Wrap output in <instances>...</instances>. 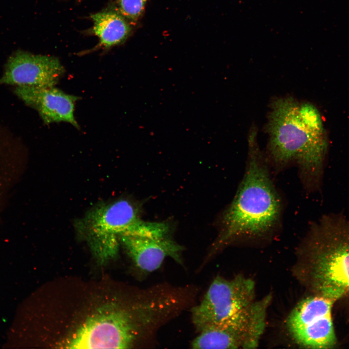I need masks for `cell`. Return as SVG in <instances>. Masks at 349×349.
<instances>
[{"instance_id": "7", "label": "cell", "mask_w": 349, "mask_h": 349, "mask_svg": "<svg viewBox=\"0 0 349 349\" xmlns=\"http://www.w3.org/2000/svg\"><path fill=\"white\" fill-rule=\"evenodd\" d=\"M335 301L317 294L304 299L291 311L287 320L295 341L309 349H329L336 344L332 318Z\"/></svg>"}, {"instance_id": "11", "label": "cell", "mask_w": 349, "mask_h": 349, "mask_svg": "<svg viewBox=\"0 0 349 349\" xmlns=\"http://www.w3.org/2000/svg\"><path fill=\"white\" fill-rule=\"evenodd\" d=\"M253 332L252 315L246 311L228 324L202 330L191 346L193 349H250Z\"/></svg>"}, {"instance_id": "1", "label": "cell", "mask_w": 349, "mask_h": 349, "mask_svg": "<svg viewBox=\"0 0 349 349\" xmlns=\"http://www.w3.org/2000/svg\"><path fill=\"white\" fill-rule=\"evenodd\" d=\"M255 127L250 131L246 166L233 199L223 211L213 251L239 240L271 236L281 224L283 202L259 147Z\"/></svg>"}, {"instance_id": "3", "label": "cell", "mask_w": 349, "mask_h": 349, "mask_svg": "<svg viewBox=\"0 0 349 349\" xmlns=\"http://www.w3.org/2000/svg\"><path fill=\"white\" fill-rule=\"evenodd\" d=\"M311 282L317 294L334 301L349 295V221L329 215L312 224L305 241Z\"/></svg>"}, {"instance_id": "4", "label": "cell", "mask_w": 349, "mask_h": 349, "mask_svg": "<svg viewBox=\"0 0 349 349\" xmlns=\"http://www.w3.org/2000/svg\"><path fill=\"white\" fill-rule=\"evenodd\" d=\"M146 223L132 203L122 199L91 209L77 226L95 253L105 259L116 254L120 236L136 235Z\"/></svg>"}, {"instance_id": "5", "label": "cell", "mask_w": 349, "mask_h": 349, "mask_svg": "<svg viewBox=\"0 0 349 349\" xmlns=\"http://www.w3.org/2000/svg\"><path fill=\"white\" fill-rule=\"evenodd\" d=\"M254 294L255 284L251 279L241 275L231 279L218 276L202 301L192 309V321L199 332L227 324L252 304Z\"/></svg>"}, {"instance_id": "6", "label": "cell", "mask_w": 349, "mask_h": 349, "mask_svg": "<svg viewBox=\"0 0 349 349\" xmlns=\"http://www.w3.org/2000/svg\"><path fill=\"white\" fill-rule=\"evenodd\" d=\"M137 326L129 313L104 309L86 319L67 341L65 348H128L135 339Z\"/></svg>"}, {"instance_id": "13", "label": "cell", "mask_w": 349, "mask_h": 349, "mask_svg": "<svg viewBox=\"0 0 349 349\" xmlns=\"http://www.w3.org/2000/svg\"><path fill=\"white\" fill-rule=\"evenodd\" d=\"M148 0H117V11L129 22L135 23L142 16Z\"/></svg>"}, {"instance_id": "12", "label": "cell", "mask_w": 349, "mask_h": 349, "mask_svg": "<svg viewBox=\"0 0 349 349\" xmlns=\"http://www.w3.org/2000/svg\"><path fill=\"white\" fill-rule=\"evenodd\" d=\"M91 17L93 31L100 45L106 48L124 42L131 32L129 22L117 10L98 12Z\"/></svg>"}, {"instance_id": "10", "label": "cell", "mask_w": 349, "mask_h": 349, "mask_svg": "<svg viewBox=\"0 0 349 349\" xmlns=\"http://www.w3.org/2000/svg\"><path fill=\"white\" fill-rule=\"evenodd\" d=\"M119 239L136 266L143 271L156 270L167 256L178 262L181 261L182 247L167 236L152 238L124 235Z\"/></svg>"}, {"instance_id": "8", "label": "cell", "mask_w": 349, "mask_h": 349, "mask_svg": "<svg viewBox=\"0 0 349 349\" xmlns=\"http://www.w3.org/2000/svg\"><path fill=\"white\" fill-rule=\"evenodd\" d=\"M64 72L63 66L56 57L17 50L8 59L0 77V85L54 86Z\"/></svg>"}, {"instance_id": "2", "label": "cell", "mask_w": 349, "mask_h": 349, "mask_svg": "<svg viewBox=\"0 0 349 349\" xmlns=\"http://www.w3.org/2000/svg\"><path fill=\"white\" fill-rule=\"evenodd\" d=\"M298 104L290 97L273 101L267 127L269 141L266 158L275 172L296 165L304 188L313 191L321 182L328 140L323 121H303Z\"/></svg>"}, {"instance_id": "9", "label": "cell", "mask_w": 349, "mask_h": 349, "mask_svg": "<svg viewBox=\"0 0 349 349\" xmlns=\"http://www.w3.org/2000/svg\"><path fill=\"white\" fill-rule=\"evenodd\" d=\"M14 93L27 105L38 111L45 124L65 122L79 128L74 115L75 102L79 97L54 86H16Z\"/></svg>"}]
</instances>
